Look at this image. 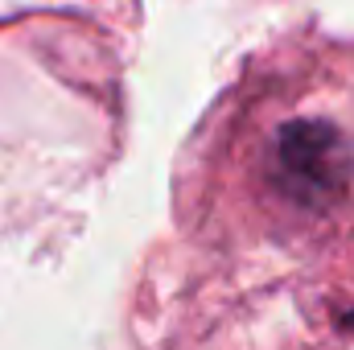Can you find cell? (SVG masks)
Returning <instances> with one entry per match:
<instances>
[{"instance_id":"1","label":"cell","mask_w":354,"mask_h":350,"mask_svg":"<svg viewBox=\"0 0 354 350\" xmlns=\"http://www.w3.org/2000/svg\"><path fill=\"white\" fill-rule=\"evenodd\" d=\"M354 177V149L330 120H292L276 132L272 181L301 206H326Z\"/></svg>"}]
</instances>
